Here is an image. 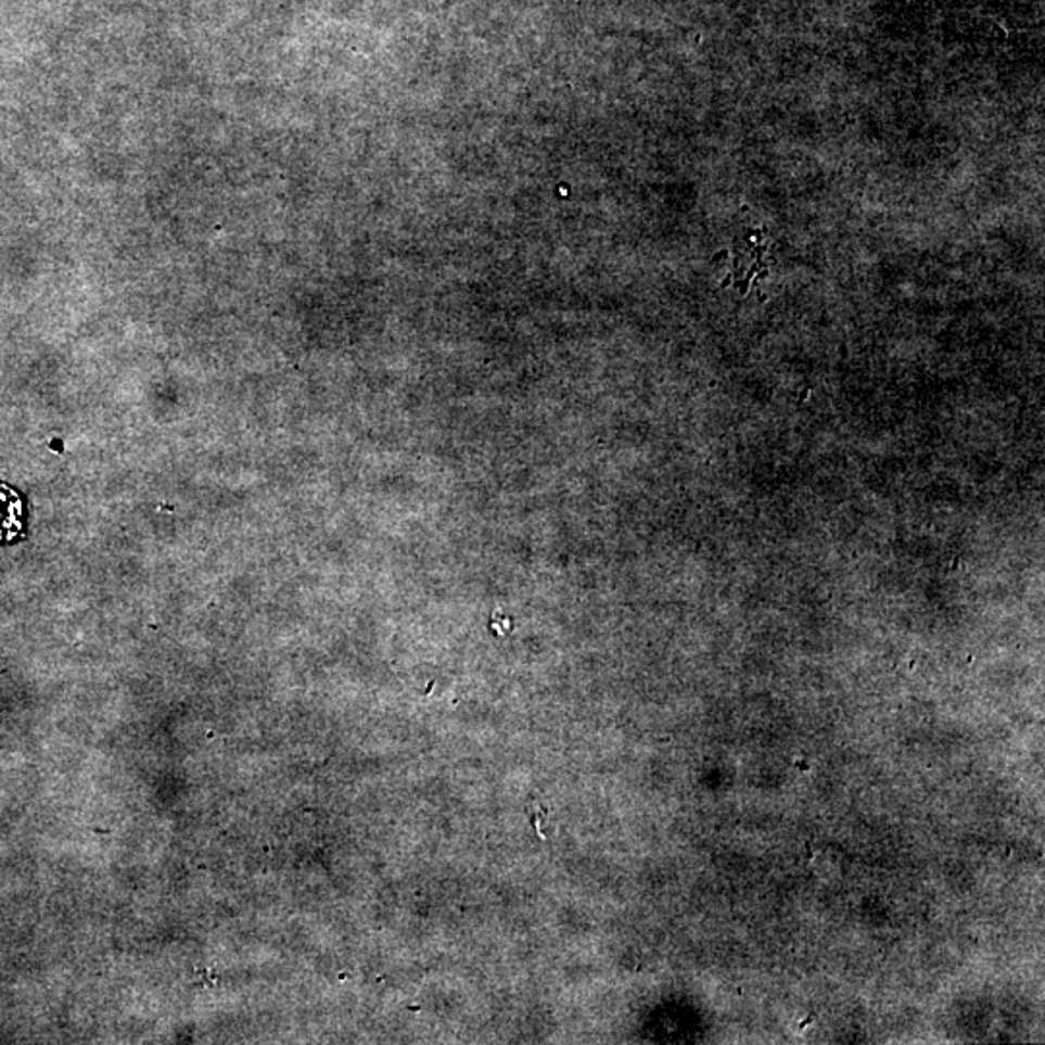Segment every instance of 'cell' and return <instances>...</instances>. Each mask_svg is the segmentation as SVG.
I'll return each mask as SVG.
<instances>
[{
	"label": "cell",
	"instance_id": "6da1fadb",
	"mask_svg": "<svg viewBox=\"0 0 1045 1045\" xmlns=\"http://www.w3.org/2000/svg\"><path fill=\"white\" fill-rule=\"evenodd\" d=\"M24 527V510L18 494L0 484V540H12Z\"/></svg>",
	"mask_w": 1045,
	"mask_h": 1045
}]
</instances>
